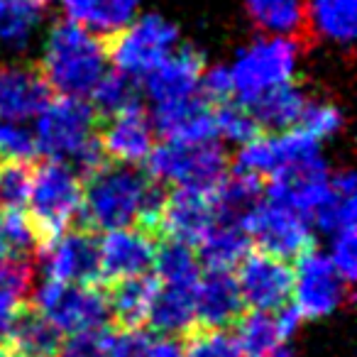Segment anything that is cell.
I'll return each mask as SVG.
<instances>
[{
    "mask_svg": "<svg viewBox=\"0 0 357 357\" xmlns=\"http://www.w3.org/2000/svg\"><path fill=\"white\" fill-rule=\"evenodd\" d=\"M149 176L137 164L105 162L81 178V208L71 225L93 233L132 228L142 211Z\"/></svg>",
    "mask_w": 357,
    "mask_h": 357,
    "instance_id": "cell-1",
    "label": "cell"
},
{
    "mask_svg": "<svg viewBox=\"0 0 357 357\" xmlns=\"http://www.w3.org/2000/svg\"><path fill=\"white\" fill-rule=\"evenodd\" d=\"M199 89H201L199 93L204 96L213 108L233 100V93H235L230 71L220 69V66H215V69H211V71H204V76H201V81H199Z\"/></svg>",
    "mask_w": 357,
    "mask_h": 357,
    "instance_id": "cell-40",
    "label": "cell"
},
{
    "mask_svg": "<svg viewBox=\"0 0 357 357\" xmlns=\"http://www.w3.org/2000/svg\"><path fill=\"white\" fill-rule=\"evenodd\" d=\"M96 113L81 98H52L37 120V154L45 159L71 164L81 149L96 137Z\"/></svg>",
    "mask_w": 357,
    "mask_h": 357,
    "instance_id": "cell-6",
    "label": "cell"
},
{
    "mask_svg": "<svg viewBox=\"0 0 357 357\" xmlns=\"http://www.w3.org/2000/svg\"><path fill=\"white\" fill-rule=\"evenodd\" d=\"M139 0H64L71 22L93 27L96 35L125 27L137 10Z\"/></svg>",
    "mask_w": 357,
    "mask_h": 357,
    "instance_id": "cell-27",
    "label": "cell"
},
{
    "mask_svg": "<svg viewBox=\"0 0 357 357\" xmlns=\"http://www.w3.org/2000/svg\"><path fill=\"white\" fill-rule=\"evenodd\" d=\"M120 357H181V342L176 337L159 335L147 328L118 331Z\"/></svg>",
    "mask_w": 357,
    "mask_h": 357,
    "instance_id": "cell-36",
    "label": "cell"
},
{
    "mask_svg": "<svg viewBox=\"0 0 357 357\" xmlns=\"http://www.w3.org/2000/svg\"><path fill=\"white\" fill-rule=\"evenodd\" d=\"M233 277L238 282L245 308L277 313L279 308L291 303L294 269L284 259L252 248L233 269Z\"/></svg>",
    "mask_w": 357,
    "mask_h": 357,
    "instance_id": "cell-10",
    "label": "cell"
},
{
    "mask_svg": "<svg viewBox=\"0 0 357 357\" xmlns=\"http://www.w3.org/2000/svg\"><path fill=\"white\" fill-rule=\"evenodd\" d=\"M245 311L233 272H201L196 287V326L233 331Z\"/></svg>",
    "mask_w": 357,
    "mask_h": 357,
    "instance_id": "cell-21",
    "label": "cell"
},
{
    "mask_svg": "<svg viewBox=\"0 0 357 357\" xmlns=\"http://www.w3.org/2000/svg\"><path fill=\"white\" fill-rule=\"evenodd\" d=\"M154 267H157V282L172 287H196L204 272L196 248L178 240H164L157 245Z\"/></svg>",
    "mask_w": 357,
    "mask_h": 357,
    "instance_id": "cell-28",
    "label": "cell"
},
{
    "mask_svg": "<svg viewBox=\"0 0 357 357\" xmlns=\"http://www.w3.org/2000/svg\"><path fill=\"white\" fill-rule=\"evenodd\" d=\"M37 308L50 318L59 333H84L93 328L110 326L108 301L103 287H81V284L47 282L37 291Z\"/></svg>",
    "mask_w": 357,
    "mask_h": 357,
    "instance_id": "cell-8",
    "label": "cell"
},
{
    "mask_svg": "<svg viewBox=\"0 0 357 357\" xmlns=\"http://www.w3.org/2000/svg\"><path fill=\"white\" fill-rule=\"evenodd\" d=\"M308 96L303 93V89L296 84V81H284V84L274 86V89L259 93L255 100L248 105V110L252 113V118L262 125V130L267 135H277L279 130L287 132V130H294L301 120V113L308 103Z\"/></svg>",
    "mask_w": 357,
    "mask_h": 357,
    "instance_id": "cell-24",
    "label": "cell"
},
{
    "mask_svg": "<svg viewBox=\"0 0 357 357\" xmlns=\"http://www.w3.org/2000/svg\"><path fill=\"white\" fill-rule=\"evenodd\" d=\"M233 335L245 357H267L274 347L282 345L277 318L269 311H252V308H248L240 316V321L233 326Z\"/></svg>",
    "mask_w": 357,
    "mask_h": 357,
    "instance_id": "cell-29",
    "label": "cell"
},
{
    "mask_svg": "<svg viewBox=\"0 0 357 357\" xmlns=\"http://www.w3.org/2000/svg\"><path fill=\"white\" fill-rule=\"evenodd\" d=\"M255 27L264 35H284L294 45L311 47L313 27L308 0H245Z\"/></svg>",
    "mask_w": 357,
    "mask_h": 357,
    "instance_id": "cell-23",
    "label": "cell"
},
{
    "mask_svg": "<svg viewBox=\"0 0 357 357\" xmlns=\"http://www.w3.org/2000/svg\"><path fill=\"white\" fill-rule=\"evenodd\" d=\"M215 125H218V135L240 144H248L252 139L267 135L262 130V125L252 118L248 105L235 103V100H228V103L215 108Z\"/></svg>",
    "mask_w": 357,
    "mask_h": 357,
    "instance_id": "cell-37",
    "label": "cell"
},
{
    "mask_svg": "<svg viewBox=\"0 0 357 357\" xmlns=\"http://www.w3.org/2000/svg\"><path fill=\"white\" fill-rule=\"evenodd\" d=\"M30 3H32V6L40 8V6H45V3H50V0H30Z\"/></svg>",
    "mask_w": 357,
    "mask_h": 357,
    "instance_id": "cell-42",
    "label": "cell"
},
{
    "mask_svg": "<svg viewBox=\"0 0 357 357\" xmlns=\"http://www.w3.org/2000/svg\"><path fill=\"white\" fill-rule=\"evenodd\" d=\"M40 20V10L30 0H0V40L22 45Z\"/></svg>",
    "mask_w": 357,
    "mask_h": 357,
    "instance_id": "cell-38",
    "label": "cell"
},
{
    "mask_svg": "<svg viewBox=\"0 0 357 357\" xmlns=\"http://www.w3.org/2000/svg\"><path fill=\"white\" fill-rule=\"evenodd\" d=\"M3 340L8 342L15 357H56L61 347V333L56 326L35 306L32 301H22L15 306L6 321Z\"/></svg>",
    "mask_w": 357,
    "mask_h": 357,
    "instance_id": "cell-19",
    "label": "cell"
},
{
    "mask_svg": "<svg viewBox=\"0 0 357 357\" xmlns=\"http://www.w3.org/2000/svg\"><path fill=\"white\" fill-rule=\"evenodd\" d=\"M93 132L108 162L139 164L154 149V125L142 103L108 118H96Z\"/></svg>",
    "mask_w": 357,
    "mask_h": 357,
    "instance_id": "cell-14",
    "label": "cell"
},
{
    "mask_svg": "<svg viewBox=\"0 0 357 357\" xmlns=\"http://www.w3.org/2000/svg\"><path fill=\"white\" fill-rule=\"evenodd\" d=\"M91 108L96 118H108L130 105L139 103V84L137 79L123 74V71H110L98 79V84L91 91Z\"/></svg>",
    "mask_w": 357,
    "mask_h": 357,
    "instance_id": "cell-30",
    "label": "cell"
},
{
    "mask_svg": "<svg viewBox=\"0 0 357 357\" xmlns=\"http://www.w3.org/2000/svg\"><path fill=\"white\" fill-rule=\"evenodd\" d=\"M52 98L54 93L37 64L0 66V123L40 115Z\"/></svg>",
    "mask_w": 357,
    "mask_h": 357,
    "instance_id": "cell-17",
    "label": "cell"
},
{
    "mask_svg": "<svg viewBox=\"0 0 357 357\" xmlns=\"http://www.w3.org/2000/svg\"><path fill=\"white\" fill-rule=\"evenodd\" d=\"M32 262L27 257H3L0 259V328L6 326L15 306L27 301L32 287Z\"/></svg>",
    "mask_w": 357,
    "mask_h": 357,
    "instance_id": "cell-33",
    "label": "cell"
},
{
    "mask_svg": "<svg viewBox=\"0 0 357 357\" xmlns=\"http://www.w3.org/2000/svg\"><path fill=\"white\" fill-rule=\"evenodd\" d=\"M296 52L298 47L284 37L259 40L255 47H250L238 59L235 69L230 71L233 91L240 96V100L250 103L264 91L274 89L284 81H291Z\"/></svg>",
    "mask_w": 357,
    "mask_h": 357,
    "instance_id": "cell-9",
    "label": "cell"
},
{
    "mask_svg": "<svg viewBox=\"0 0 357 357\" xmlns=\"http://www.w3.org/2000/svg\"><path fill=\"white\" fill-rule=\"evenodd\" d=\"M105 61L98 37L69 20L52 27L45 59L37 66L54 96L84 100L105 74Z\"/></svg>",
    "mask_w": 357,
    "mask_h": 357,
    "instance_id": "cell-2",
    "label": "cell"
},
{
    "mask_svg": "<svg viewBox=\"0 0 357 357\" xmlns=\"http://www.w3.org/2000/svg\"><path fill=\"white\" fill-rule=\"evenodd\" d=\"M355 0H313L308 8L311 27L335 42H350L355 37Z\"/></svg>",
    "mask_w": 357,
    "mask_h": 357,
    "instance_id": "cell-32",
    "label": "cell"
},
{
    "mask_svg": "<svg viewBox=\"0 0 357 357\" xmlns=\"http://www.w3.org/2000/svg\"><path fill=\"white\" fill-rule=\"evenodd\" d=\"M37 159L0 162V213H22L30 199Z\"/></svg>",
    "mask_w": 357,
    "mask_h": 357,
    "instance_id": "cell-31",
    "label": "cell"
},
{
    "mask_svg": "<svg viewBox=\"0 0 357 357\" xmlns=\"http://www.w3.org/2000/svg\"><path fill=\"white\" fill-rule=\"evenodd\" d=\"M40 257H45L52 282L81 287L100 284V235L93 230L71 225Z\"/></svg>",
    "mask_w": 357,
    "mask_h": 357,
    "instance_id": "cell-12",
    "label": "cell"
},
{
    "mask_svg": "<svg viewBox=\"0 0 357 357\" xmlns=\"http://www.w3.org/2000/svg\"><path fill=\"white\" fill-rule=\"evenodd\" d=\"M350 287L352 284L337 274L331 259L316 250H308L296 259L291 303L301 318L326 316L345 298H350Z\"/></svg>",
    "mask_w": 357,
    "mask_h": 357,
    "instance_id": "cell-11",
    "label": "cell"
},
{
    "mask_svg": "<svg viewBox=\"0 0 357 357\" xmlns=\"http://www.w3.org/2000/svg\"><path fill=\"white\" fill-rule=\"evenodd\" d=\"M230 157L218 142H164L144 159V174L164 186L213 191L228 176Z\"/></svg>",
    "mask_w": 357,
    "mask_h": 357,
    "instance_id": "cell-4",
    "label": "cell"
},
{
    "mask_svg": "<svg viewBox=\"0 0 357 357\" xmlns=\"http://www.w3.org/2000/svg\"><path fill=\"white\" fill-rule=\"evenodd\" d=\"M333 267L337 269L342 279L347 284H352L355 279V267H357V243H355V228H345L337 233L335 238V250L331 257Z\"/></svg>",
    "mask_w": 357,
    "mask_h": 357,
    "instance_id": "cell-41",
    "label": "cell"
},
{
    "mask_svg": "<svg viewBox=\"0 0 357 357\" xmlns=\"http://www.w3.org/2000/svg\"><path fill=\"white\" fill-rule=\"evenodd\" d=\"M243 228L255 250L284 262H296L301 255L313 250L308 220L279 201L267 199L257 204L243 220Z\"/></svg>",
    "mask_w": 357,
    "mask_h": 357,
    "instance_id": "cell-7",
    "label": "cell"
},
{
    "mask_svg": "<svg viewBox=\"0 0 357 357\" xmlns=\"http://www.w3.org/2000/svg\"><path fill=\"white\" fill-rule=\"evenodd\" d=\"M206 59L196 47L186 45L178 52H169L157 66L147 74V93L154 103H169V100L186 98L196 93L199 81L204 76Z\"/></svg>",
    "mask_w": 357,
    "mask_h": 357,
    "instance_id": "cell-20",
    "label": "cell"
},
{
    "mask_svg": "<svg viewBox=\"0 0 357 357\" xmlns=\"http://www.w3.org/2000/svg\"><path fill=\"white\" fill-rule=\"evenodd\" d=\"M157 245L137 228H118L100 238V282L139 277L154 267Z\"/></svg>",
    "mask_w": 357,
    "mask_h": 357,
    "instance_id": "cell-18",
    "label": "cell"
},
{
    "mask_svg": "<svg viewBox=\"0 0 357 357\" xmlns=\"http://www.w3.org/2000/svg\"><path fill=\"white\" fill-rule=\"evenodd\" d=\"M213 225V204L211 191L169 186L162 206V235L164 240H178L199 248Z\"/></svg>",
    "mask_w": 357,
    "mask_h": 357,
    "instance_id": "cell-15",
    "label": "cell"
},
{
    "mask_svg": "<svg viewBox=\"0 0 357 357\" xmlns=\"http://www.w3.org/2000/svg\"><path fill=\"white\" fill-rule=\"evenodd\" d=\"M108 301L110 326L115 331H139L147 328L149 306H152L154 291H157V277L139 274V277L113 279L100 282Z\"/></svg>",
    "mask_w": 357,
    "mask_h": 357,
    "instance_id": "cell-22",
    "label": "cell"
},
{
    "mask_svg": "<svg viewBox=\"0 0 357 357\" xmlns=\"http://www.w3.org/2000/svg\"><path fill=\"white\" fill-rule=\"evenodd\" d=\"M196 287H172L157 282L147 316V331L169 337L184 335L196 323Z\"/></svg>",
    "mask_w": 357,
    "mask_h": 357,
    "instance_id": "cell-25",
    "label": "cell"
},
{
    "mask_svg": "<svg viewBox=\"0 0 357 357\" xmlns=\"http://www.w3.org/2000/svg\"><path fill=\"white\" fill-rule=\"evenodd\" d=\"M340 125H342V115L335 105L321 103V100H308L306 108H303V113H301V120H298V125H296V130L321 139V137L333 135Z\"/></svg>",
    "mask_w": 357,
    "mask_h": 357,
    "instance_id": "cell-39",
    "label": "cell"
},
{
    "mask_svg": "<svg viewBox=\"0 0 357 357\" xmlns=\"http://www.w3.org/2000/svg\"><path fill=\"white\" fill-rule=\"evenodd\" d=\"M105 59L113 61L118 71L132 76H147L176 45V27L157 15H147L132 25L118 27L113 32L96 35Z\"/></svg>",
    "mask_w": 357,
    "mask_h": 357,
    "instance_id": "cell-5",
    "label": "cell"
},
{
    "mask_svg": "<svg viewBox=\"0 0 357 357\" xmlns=\"http://www.w3.org/2000/svg\"><path fill=\"white\" fill-rule=\"evenodd\" d=\"M56 357H120L118 331L113 326L74 333L61 340Z\"/></svg>",
    "mask_w": 357,
    "mask_h": 357,
    "instance_id": "cell-35",
    "label": "cell"
},
{
    "mask_svg": "<svg viewBox=\"0 0 357 357\" xmlns=\"http://www.w3.org/2000/svg\"><path fill=\"white\" fill-rule=\"evenodd\" d=\"M267 199L287 204L289 208L298 211L303 218L311 220L316 211L331 199L326 164L318 154H313L282 167L272 176H267Z\"/></svg>",
    "mask_w": 357,
    "mask_h": 357,
    "instance_id": "cell-13",
    "label": "cell"
},
{
    "mask_svg": "<svg viewBox=\"0 0 357 357\" xmlns=\"http://www.w3.org/2000/svg\"><path fill=\"white\" fill-rule=\"evenodd\" d=\"M154 128L167 142L199 144L218 137L215 108L196 91L186 98L159 103L154 110Z\"/></svg>",
    "mask_w": 357,
    "mask_h": 357,
    "instance_id": "cell-16",
    "label": "cell"
},
{
    "mask_svg": "<svg viewBox=\"0 0 357 357\" xmlns=\"http://www.w3.org/2000/svg\"><path fill=\"white\" fill-rule=\"evenodd\" d=\"M181 340V357H245L233 331L191 326Z\"/></svg>",
    "mask_w": 357,
    "mask_h": 357,
    "instance_id": "cell-34",
    "label": "cell"
},
{
    "mask_svg": "<svg viewBox=\"0 0 357 357\" xmlns=\"http://www.w3.org/2000/svg\"><path fill=\"white\" fill-rule=\"evenodd\" d=\"M250 250H252V243L243 225L213 220L206 238L196 248V255H199L204 272H233Z\"/></svg>",
    "mask_w": 357,
    "mask_h": 357,
    "instance_id": "cell-26",
    "label": "cell"
},
{
    "mask_svg": "<svg viewBox=\"0 0 357 357\" xmlns=\"http://www.w3.org/2000/svg\"><path fill=\"white\" fill-rule=\"evenodd\" d=\"M81 208V178L69 164L45 159L37 162L25 220L35 238L37 252H45L76 220Z\"/></svg>",
    "mask_w": 357,
    "mask_h": 357,
    "instance_id": "cell-3",
    "label": "cell"
}]
</instances>
